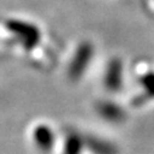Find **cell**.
Segmentation results:
<instances>
[{"label": "cell", "instance_id": "6da1fadb", "mask_svg": "<svg viewBox=\"0 0 154 154\" xmlns=\"http://www.w3.org/2000/svg\"><path fill=\"white\" fill-rule=\"evenodd\" d=\"M6 27L9 32L16 36V39L27 50L35 48L40 42L42 34L33 23L18 20H10L6 23Z\"/></svg>", "mask_w": 154, "mask_h": 154}, {"label": "cell", "instance_id": "277c9868", "mask_svg": "<svg viewBox=\"0 0 154 154\" xmlns=\"http://www.w3.org/2000/svg\"><path fill=\"white\" fill-rule=\"evenodd\" d=\"M141 83H142L143 88L146 89V91L154 95V72L146 73L141 78Z\"/></svg>", "mask_w": 154, "mask_h": 154}, {"label": "cell", "instance_id": "3957f363", "mask_svg": "<svg viewBox=\"0 0 154 154\" xmlns=\"http://www.w3.org/2000/svg\"><path fill=\"white\" fill-rule=\"evenodd\" d=\"M124 79V68L120 58H113L109 61L106 73H104V84L108 90L117 91L120 89Z\"/></svg>", "mask_w": 154, "mask_h": 154}, {"label": "cell", "instance_id": "7a4b0ae2", "mask_svg": "<svg viewBox=\"0 0 154 154\" xmlns=\"http://www.w3.org/2000/svg\"><path fill=\"white\" fill-rule=\"evenodd\" d=\"M94 57V46L89 42H83L76 48L75 54L68 66V76L72 80H79L86 72Z\"/></svg>", "mask_w": 154, "mask_h": 154}]
</instances>
